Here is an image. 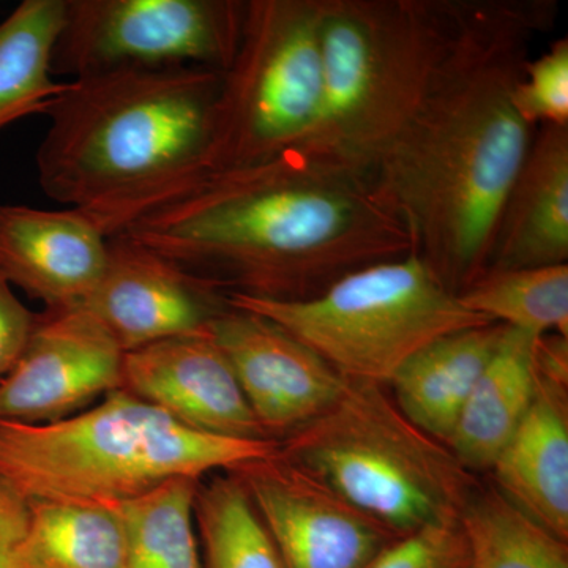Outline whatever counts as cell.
Segmentation results:
<instances>
[{"label": "cell", "instance_id": "obj_1", "mask_svg": "<svg viewBox=\"0 0 568 568\" xmlns=\"http://www.w3.org/2000/svg\"><path fill=\"white\" fill-rule=\"evenodd\" d=\"M551 0H459L458 29L416 114L366 179L413 253L459 294L487 268L497 220L536 129L511 95Z\"/></svg>", "mask_w": 568, "mask_h": 568}, {"label": "cell", "instance_id": "obj_2", "mask_svg": "<svg viewBox=\"0 0 568 568\" xmlns=\"http://www.w3.org/2000/svg\"><path fill=\"white\" fill-rule=\"evenodd\" d=\"M122 234L224 293L272 301L316 297L351 272L413 253L365 182L287 155L209 175Z\"/></svg>", "mask_w": 568, "mask_h": 568}, {"label": "cell", "instance_id": "obj_3", "mask_svg": "<svg viewBox=\"0 0 568 568\" xmlns=\"http://www.w3.org/2000/svg\"><path fill=\"white\" fill-rule=\"evenodd\" d=\"M223 71H115L52 100L37 151L41 190L108 239L213 174Z\"/></svg>", "mask_w": 568, "mask_h": 568}, {"label": "cell", "instance_id": "obj_4", "mask_svg": "<svg viewBox=\"0 0 568 568\" xmlns=\"http://www.w3.org/2000/svg\"><path fill=\"white\" fill-rule=\"evenodd\" d=\"M458 18L459 0H320V112L283 155L366 183L424 102Z\"/></svg>", "mask_w": 568, "mask_h": 568}, {"label": "cell", "instance_id": "obj_5", "mask_svg": "<svg viewBox=\"0 0 568 568\" xmlns=\"http://www.w3.org/2000/svg\"><path fill=\"white\" fill-rule=\"evenodd\" d=\"M276 450L272 439L196 432L119 388L63 420L0 422V481L26 504L114 508L173 478L203 480Z\"/></svg>", "mask_w": 568, "mask_h": 568}, {"label": "cell", "instance_id": "obj_6", "mask_svg": "<svg viewBox=\"0 0 568 568\" xmlns=\"http://www.w3.org/2000/svg\"><path fill=\"white\" fill-rule=\"evenodd\" d=\"M278 444L283 457L396 537L459 521L478 488L447 446L369 381L346 379L334 405Z\"/></svg>", "mask_w": 568, "mask_h": 568}, {"label": "cell", "instance_id": "obj_7", "mask_svg": "<svg viewBox=\"0 0 568 568\" xmlns=\"http://www.w3.org/2000/svg\"><path fill=\"white\" fill-rule=\"evenodd\" d=\"M227 304L274 321L345 379L383 386L428 343L493 323L465 308L414 253L351 272L306 301L230 293Z\"/></svg>", "mask_w": 568, "mask_h": 568}, {"label": "cell", "instance_id": "obj_8", "mask_svg": "<svg viewBox=\"0 0 568 568\" xmlns=\"http://www.w3.org/2000/svg\"><path fill=\"white\" fill-rule=\"evenodd\" d=\"M323 93L320 0H246L216 108L213 174L274 160L313 129Z\"/></svg>", "mask_w": 568, "mask_h": 568}, {"label": "cell", "instance_id": "obj_9", "mask_svg": "<svg viewBox=\"0 0 568 568\" xmlns=\"http://www.w3.org/2000/svg\"><path fill=\"white\" fill-rule=\"evenodd\" d=\"M246 0H65L52 74L212 69L233 62Z\"/></svg>", "mask_w": 568, "mask_h": 568}, {"label": "cell", "instance_id": "obj_10", "mask_svg": "<svg viewBox=\"0 0 568 568\" xmlns=\"http://www.w3.org/2000/svg\"><path fill=\"white\" fill-rule=\"evenodd\" d=\"M241 481L284 568H366L395 534L283 457L230 470Z\"/></svg>", "mask_w": 568, "mask_h": 568}, {"label": "cell", "instance_id": "obj_11", "mask_svg": "<svg viewBox=\"0 0 568 568\" xmlns=\"http://www.w3.org/2000/svg\"><path fill=\"white\" fill-rule=\"evenodd\" d=\"M123 355L82 306L44 310L20 361L0 381V422L51 424L89 409L121 388Z\"/></svg>", "mask_w": 568, "mask_h": 568}, {"label": "cell", "instance_id": "obj_12", "mask_svg": "<svg viewBox=\"0 0 568 568\" xmlns=\"http://www.w3.org/2000/svg\"><path fill=\"white\" fill-rule=\"evenodd\" d=\"M81 306L125 353L179 336L209 335L230 310L222 287L125 234L108 239L106 267Z\"/></svg>", "mask_w": 568, "mask_h": 568}, {"label": "cell", "instance_id": "obj_13", "mask_svg": "<svg viewBox=\"0 0 568 568\" xmlns=\"http://www.w3.org/2000/svg\"><path fill=\"white\" fill-rule=\"evenodd\" d=\"M209 335L230 362L268 439L283 440L328 409L346 379L274 321L230 306Z\"/></svg>", "mask_w": 568, "mask_h": 568}, {"label": "cell", "instance_id": "obj_14", "mask_svg": "<svg viewBox=\"0 0 568 568\" xmlns=\"http://www.w3.org/2000/svg\"><path fill=\"white\" fill-rule=\"evenodd\" d=\"M121 390L196 432L268 439L211 335L179 336L125 353Z\"/></svg>", "mask_w": 568, "mask_h": 568}, {"label": "cell", "instance_id": "obj_15", "mask_svg": "<svg viewBox=\"0 0 568 568\" xmlns=\"http://www.w3.org/2000/svg\"><path fill=\"white\" fill-rule=\"evenodd\" d=\"M106 261V235L81 212L0 204V275L44 310L84 304Z\"/></svg>", "mask_w": 568, "mask_h": 568}, {"label": "cell", "instance_id": "obj_16", "mask_svg": "<svg viewBox=\"0 0 568 568\" xmlns=\"http://www.w3.org/2000/svg\"><path fill=\"white\" fill-rule=\"evenodd\" d=\"M568 264V126L540 125L504 201L485 271Z\"/></svg>", "mask_w": 568, "mask_h": 568}, {"label": "cell", "instance_id": "obj_17", "mask_svg": "<svg viewBox=\"0 0 568 568\" xmlns=\"http://www.w3.org/2000/svg\"><path fill=\"white\" fill-rule=\"evenodd\" d=\"M568 387L537 375L528 414L491 467L495 488L568 541Z\"/></svg>", "mask_w": 568, "mask_h": 568}, {"label": "cell", "instance_id": "obj_18", "mask_svg": "<svg viewBox=\"0 0 568 568\" xmlns=\"http://www.w3.org/2000/svg\"><path fill=\"white\" fill-rule=\"evenodd\" d=\"M507 325L452 332L428 343L392 377L395 405L425 435L447 446L478 377L503 342Z\"/></svg>", "mask_w": 568, "mask_h": 568}, {"label": "cell", "instance_id": "obj_19", "mask_svg": "<svg viewBox=\"0 0 568 568\" xmlns=\"http://www.w3.org/2000/svg\"><path fill=\"white\" fill-rule=\"evenodd\" d=\"M538 336L506 327L503 342L470 392L448 450L469 473L491 470L528 414L537 390Z\"/></svg>", "mask_w": 568, "mask_h": 568}, {"label": "cell", "instance_id": "obj_20", "mask_svg": "<svg viewBox=\"0 0 568 568\" xmlns=\"http://www.w3.org/2000/svg\"><path fill=\"white\" fill-rule=\"evenodd\" d=\"M65 0H24L0 22V129L47 112L71 81H55L52 51Z\"/></svg>", "mask_w": 568, "mask_h": 568}, {"label": "cell", "instance_id": "obj_21", "mask_svg": "<svg viewBox=\"0 0 568 568\" xmlns=\"http://www.w3.org/2000/svg\"><path fill=\"white\" fill-rule=\"evenodd\" d=\"M17 568H125L126 544L114 508L31 503Z\"/></svg>", "mask_w": 568, "mask_h": 568}, {"label": "cell", "instance_id": "obj_22", "mask_svg": "<svg viewBox=\"0 0 568 568\" xmlns=\"http://www.w3.org/2000/svg\"><path fill=\"white\" fill-rule=\"evenodd\" d=\"M203 480L179 477L114 507L125 532V568H203L194 497Z\"/></svg>", "mask_w": 568, "mask_h": 568}, {"label": "cell", "instance_id": "obj_23", "mask_svg": "<svg viewBox=\"0 0 568 568\" xmlns=\"http://www.w3.org/2000/svg\"><path fill=\"white\" fill-rule=\"evenodd\" d=\"M469 312L532 336H568V264L485 271L458 294Z\"/></svg>", "mask_w": 568, "mask_h": 568}, {"label": "cell", "instance_id": "obj_24", "mask_svg": "<svg viewBox=\"0 0 568 568\" xmlns=\"http://www.w3.org/2000/svg\"><path fill=\"white\" fill-rule=\"evenodd\" d=\"M194 523L203 568H284L252 500L230 470L201 481Z\"/></svg>", "mask_w": 568, "mask_h": 568}, {"label": "cell", "instance_id": "obj_25", "mask_svg": "<svg viewBox=\"0 0 568 568\" xmlns=\"http://www.w3.org/2000/svg\"><path fill=\"white\" fill-rule=\"evenodd\" d=\"M459 521L469 568H568L567 541L511 506L496 488H477Z\"/></svg>", "mask_w": 568, "mask_h": 568}, {"label": "cell", "instance_id": "obj_26", "mask_svg": "<svg viewBox=\"0 0 568 568\" xmlns=\"http://www.w3.org/2000/svg\"><path fill=\"white\" fill-rule=\"evenodd\" d=\"M519 118L529 126H568V40L552 41L547 52L529 59L511 95Z\"/></svg>", "mask_w": 568, "mask_h": 568}, {"label": "cell", "instance_id": "obj_27", "mask_svg": "<svg viewBox=\"0 0 568 568\" xmlns=\"http://www.w3.org/2000/svg\"><path fill=\"white\" fill-rule=\"evenodd\" d=\"M366 568H469L462 521L435 523L396 537Z\"/></svg>", "mask_w": 568, "mask_h": 568}, {"label": "cell", "instance_id": "obj_28", "mask_svg": "<svg viewBox=\"0 0 568 568\" xmlns=\"http://www.w3.org/2000/svg\"><path fill=\"white\" fill-rule=\"evenodd\" d=\"M39 313H32L14 295L11 284L0 275V381L20 361Z\"/></svg>", "mask_w": 568, "mask_h": 568}, {"label": "cell", "instance_id": "obj_29", "mask_svg": "<svg viewBox=\"0 0 568 568\" xmlns=\"http://www.w3.org/2000/svg\"><path fill=\"white\" fill-rule=\"evenodd\" d=\"M28 506L0 481V568H17V547Z\"/></svg>", "mask_w": 568, "mask_h": 568}]
</instances>
